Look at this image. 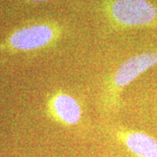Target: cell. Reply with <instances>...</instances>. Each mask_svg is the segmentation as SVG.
<instances>
[{
  "label": "cell",
  "mask_w": 157,
  "mask_h": 157,
  "mask_svg": "<svg viewBox=\"0 0 157 157\" xmlns=\"http://www.w3.org/2000/svg\"><path fill=\"white\" fill-rule=\"evenodd\" d=\"M156 65L157 50L140 52L124 61L106 81L101 97L104 109H117L124 88Z\"/></svg>",
  "instance_id": "1"
},
{
  "label": "cell",
  "mask_w": 157,
  "mask_h": 157,
  "mask_svg": "<svg viewBox=\"0 0 157 157\" xmlns=\"http://www.w3.org/2000/svg\"><path fill=\"white\" fill-rule=\"evenodd\" d=\"M107 17L120 28L157 27V6L148 0H106Z\"/></svg>",
  "instance_id": "2"
},
{
  "label": "cell",
  "mask_w": 157,
  "mask_h": 157,
  "mask_svg": "<svg viewBox=\"0 0 157 157\" xmlns=\"http://www.w3.org/2000/svg\"><path fill=\"white\" fill-rule=\"evenodd\" d=\"M61 28L53 23H37L12 32L0 45L10 52H33L46 48L60 38Z\"/></svg>",
  "instance_id": "3"
},
{
  "label": "cell",
  "mask_w": 157,
  "mask_h": 157,
  "mask_svg": "<svg viewBox=\"0 0 157 157\" xmlns=\"http://www.w3.org/2000/svg\"><path fill=\"white\" fill-rule=\"evenodd\" d=\"M46 112L52 120L67 127L78 124L82 117L79 102L63 91H56L48 98Z\"/></svg>",
  "instance_id": "4"
},
{
  "label": "cell",
  "mask_w": 157,
  "mask_h": 157,
  "mask_svg": "<svg viewBox=\"0 0 157 157\" xmlns=\"http://www.w3.org/2000/svg\"><path fill=\"white\" fill-rule=\"evenodd\" d=\"M113 135L135 156L157 157V139L152 135L124 128H116Z\"/></svg>",
  "instance_id": "5"
},
{
  "label": "cell",
  "mask_w": 157,
  "mask_h": 157,
  "mask_svg": "<svg viewBox=\"0 0 157 157\" xmlns=\"http://www.w3.org/2000/svg\"><path fill=\"white\" fill-rule=\"evenodd\" d=\"M31 2H45V1H50V0H28Z\"/></svg>",
  "instance_id": "6"
}]
</instances>
